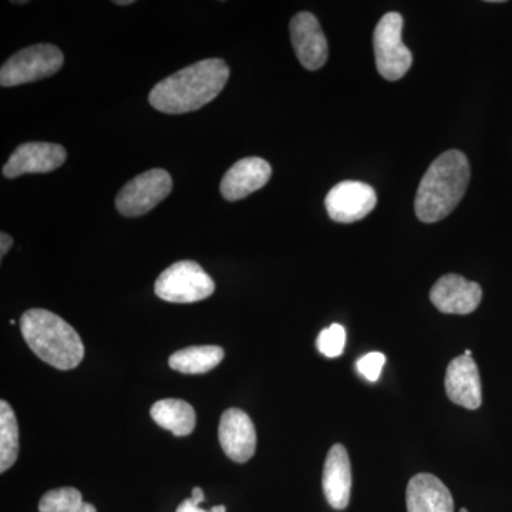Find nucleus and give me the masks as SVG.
Listing matches in <instances>:
<instances>
[{
  "label": "nucleus",
  "mask_w": 512,
  "mask_h": 512,
  "mask_svg": "<svg viewBox=\"0 0 512 512\" xmlns=\"http://www.w3.org/2000/svg\"><path fill=\"white\" fill-rule=\"evenodd\" d=\"M20 332L40 360L59 370L82 363L84 345L79 333L66 320L45 309H30L20 318Z\"/></svg>",
  "instance_id": "3"
},
{
  "label": "nucleus",
  "mask_w": 512,
  "mask_h": 512,
  "mask_svg": "<svg viewBox=\"0 0 512 512\" xmlns=\"http://www.w3.org/2000/svg\"><path fill=\"white\" fill-rule=\"evenodd\" d=\"M464 355L471 357V350H466V352H464Z\"/></svg>",
  "instance_id": "27"
},
{
  "label": "nucleus",
  "mask_w": 512,
  "mask_h": 512,
  "mask_svg": "<svg viewBox=\"0 0 512 512\" xmlns=\"http://www.w3.org/2000/svg\"><path fill=\"white\" fill-rule=\"evenodd\" d=\"M224 356V349L220 346H191L175 352L168 363L175 372L202 375L220 365Z\"/></svg>",
  "instance_id": "18"
},
{
  "label": "nucleus",
  "mask_w": 512,
  "mask_h": 512,
  "mask_svg": "<svg viewBox=\"0 0 512 512\" xmlns=\"http://www.w3.org/2000/svg\"><path fill=\"white\" fill-rule=\"evenodd\" d=\"M460 512H468L467 508H461Z\"/></svg>",
  "instance_id": "28"
},
{
  "label": "nucleus",
  "mask_w": 512,
  "mask_h": 512,
  "mask_svg": "<svg viewBox=\"0 0 512 512\" xmlns=\"http://www.w3.org/2000/svg\"><path fill=\"white\" fill-rule=\"evenodd\" d=\"M376 192L362 181H342L326 195L325 207L329 217L340 224L363 220L375 210Z\"/></svg>",
  "instance_id": "8"
},
{
  "label": "nucleus",
  "mask_w": 512,
  "mask_h": 512,
  "mask_svg": "<svg viewBox=\"0 0 512 512\" xmlns=\"http://www.w3.org/2000/svg\"><path fill=\"white\" fill-rule=\"evenodd\" d=\"M470 181V163L466 154L451 150L441 154L417 188L414 211L421 222L444 220L463 200Z\"/></svg>",
  "instance_id": "2"
},
{
  "label": "nucleus",
  "mask_w": 512,
  "mask_h": 512,
  "mask_svg": "<svg viewBox=\"0 0 512 512\" xmlns=\"http://www.w3.org/2000/svg\"><path fill=\"white\" fill-rule=\"evenodd\" d=\"M215 284L210 275L194 261H180L168 266L158 276L154 292L170 303H194L210 298Z\"/></svg>",
  "instance_id": "4"
},
{
  "label": "nucleus",
  "mask_w": 512,
  "mask_h": 512,
  "mask_svg": "<svg viewBox=\"0 0 512 512\" xmlns=\"http://www.w3.org/2000/svg\"><path fill=\"white\" fill-rule=\"evenodd\" d=\"M483 298V289L476 282L454 274L443 276L431 288L430 299L440 312L450 315L473 313Z\"/></svg>",
  "instance_id": "11"
},
{
  "label": "nucleus",
  "mask_w": 512,
  "mask_h": 512,
  "mask_svg": "<svg viewBox=\"0 0 512 512\" xmlns=\"http://www.w3.org/2000/svg\"><path fill=\"white\" fill-rule=\"evenodd\" d=\"M150 413L158 426L171 431L177 437L191 434L197 423V414L191 404L180 399L160 400L153 404Z\"/></svg>",
  "instance_id": "17"
},
{
  "label": "nucleus",
  "mask_w": 512,
  "mask_h": 512,
  "mask_svg": "<svg viewBox=\"0 0 512 512\" xmlns=\"http://www.w3.org/2000/svg\"><path fill=\"white\" fill-rule=\"evenodd\" d=\"M228 79L229 67L224 60H201L161 80L148 100L161 113H191L211 103L224 90Z\"/></svg>",
  "instance_id": "1"
},
{
  "label": "nucleus",
  "mask_w": 512,
  "mask_h": 512,
  "mask_svg": "<svg viewBox=\"0 0 512 512\" xmlns=\"http://www.w3.org/2000/svg\"><path fill=\"white\" fill-rule=\"evenodd\" d=\"M407 511L453 512L454 501L443 481L433 474L421 473L407 485Z\"/></svg>",
  "instance_id": "16"
},
{
  "label": "nucleus",
  "mask_w": 512,
  "mask_h": 512,
  "mask_svg": "<svg viewBox=\"0 0 512 512\" xmlns=\"http://www.w3.org/2000/svg\"><path fill=\"white\" fill-rule=\"evenodd\" d=\"M173 190V178L163 168H153L121 188L116 207L124 217H140L164 201Z\"/></svg>",
  "instance_id": "7"
},
{
  "label": "nucleus",
  "mask_w": 512,
  "mask_h": 512,
  "mask_svg": "<svg viewBox=\"0 0 512 512\" xmlns=\"http://www.w3.org/2000/svg\"><path fill=\"white\" fill-rule=\"evenodd\" d=\"M19 456V426L8 402H0V473H5Z\"/></svg>",
  "instance_id": "19"
},
{
  "label": "nucleus",
  "mask_w": 512,
  "mask_h": 512,
  "mask_svg": "<svg viewBox=\"0 0 512 512\" xmlns=\"http://www.w3.org/2000/svg\"><path fill=\"white\" fill-rule=\"evenodd\" d=\"M220 444L224 453L235 463H247L256 450V430L251 417L239 409H228L222 414Z\"/></svg>",
  "instance_id": "12"
},
{
  "label": "nucleus",
  "mask_w": 512,
  "mask_h": 512,
  "mask_svg": "<svg viewBox=\"0 0 512 512\" xmlns=\"http://www.w3.org/2000/svg\"><path fill=\"white\" fill-rule=\"evenodd\" d=\"M39 512H97L96 507L84 503L82 493L73 487L56 488L43 495Z\"/></svg>",
  "instance_id": "20"
},
{
  "label": "nucleus",
  "mask_w": 512,
  "mask_h": 512,
  "mask_svg": "<svg viewBox=\"0 0 512 512\" xmlns=\"http://www.w3.org/2000/svg\"><path fill=\"white\" fill-rule=\"evenodd\" d=\"M384 365H386V356L380 352L367 353V355L360 357L356 363L360 375L372 383L379 380Z\"/></svg>",
  "instance_id": "22"
},
{
  "label": "nucleus",
  "mask_w": 512,
  "mask_h": 512,
  "mask_svg": "<svg viewBox=\"0 0 512 512\" xmlns=\"http://www.w3.org/2000/svg\"><path fill=\"white\" fill-rule=\"evenodd\" d=\"M13 239L6 232H2L0 235V258H5V255L8 254L9 249L12 248Z\"/></svg>",
  "instance_id": "24"
},
{
  "label": "nucleus",
  "mask_w": 512,
  "mask_h": 512,
  "mask_svg": "<svg viewBox=\"0 0 512 512\" xmlns=\"http://www.w3.org/2000/svg\"><path fill=\"white\" fill-rule=\"evenodd\" d=\"M191 500L192 503L200 505L202 501L205 500L204 491H202L200 487H195L191 493Z\"/></svg>",
  "instance_id": "25"
},
{
  "label": "nucleus",
  "mask_w": 512,
  "mask_h": 512,
  "mask_svg": "<svg viewBox=\"0 0 512 512\" xmlns=\"http://www.w3.org/2000/svg\"><path fill=\"white\" fill-rule=\"evenodd\" d=\"M66 158V148L59 144L25 143L3 165V175L16 178L23 174L52 173L62 167Z\"/></svg>",
  "instance_id": "10"
},
{
  "label": "nucleus",
  "mask_w": 512,
  "mask_h": 512,
  "mask_svg": "<svg viewBox=\"0 0 512 512\" xmlns=\"http://www.w3.org/2000/svg\"><path fill=\"white\" fill-rule=\"evenodd\" d=\"M402 32V15L392 12L380 19L373 35L377 70L389 82L402 79L412 67V52L404 46Z\"/></svg>",
  "instance_id": "6"
},
{
  "label": "nucleus",
  "mask_w": 512,
  "mask_h": 512,
  "mask_svg": "<svg viewBox=\"0 0 512 512\" xmlns=\"http://www.w3.org/2000/svg\"><path fill=\"white\" fill-rule=\"evenodd\" d=\"M227 508L224 505H217V507L211 508V511L204 510L200 505L192 503L191 498H187L183 503L178 505L177 511L175 512H225Z\"/></svg>",
  "instance_id": "23"
},
{
  "label": "nucleus",
  "mask_w": 512,
  "mask_h": 512,
  "mask_svg": "<svg viewBox=\"0 0 512 512\" xmlns=\"http://www.w3.org/2000/svg\"><path fill=\"white\" fill-rule=\"evenodd\" d=\"M62 50L50 43L26 47L15 53L0 69L2 87H15L46 79L63 66Z\"/></svg>",
  "instance_id": "5"
},
{
  "label": "nucleus",
  "mask_w": 512,
  "mask_h": 512,
  "mask_svg": "<svg viewBox=\"0 0 512 512\" xmlns=\"http://www.w3.org/2000/svg\"><path fill=\"white\" fill-rule=\"evenodd\" d=\"M292 46L302 66L319 70L328 60V40L320 28L319 20L309 12L293 16L291 25Z\"/></svg>",
  "instance_id": "9"
},
{
  "label": "nucleus",
  "mask_w": 512,
  "mask_h": 512,
  "mask_svg": "<svg viewBox=\"0 0 512 512\" xmlns=\"http://www.w3.org/2000/svg\"><path fill=\"white\" fill-rule=\"evenodd\" d=\"M346 345V330L342 325L333 323L328 329H323L319 333L318 340H316V346L323 356L329 357V359H335L342 355Z\"/></svg>",
  "instance_id": "21"
},
{
  "label": "nucleus",
  "mask_w": 512,
  "mask_h": 512,
  "mask_svg": "<svg viewBox=\"0 0 512 512\" xmlns=\"http://www.w3.org/2000/svg\"><path fill=\"white\" fill-rule=\"evenodd\" d=\"M271 175V164L264 158H242L222 177L220 188L222 197L231 202L242 200L268 184Z\"/></svg>",
  "instance_id": "13"
},
{
  "label": "nucleus",
  "mask_w": 512,
  "mask_h": 512,
  "mask_svg": "<svg viewBox=\"0 0 512 512\" xmlns=\"http://www.w3.org/2000/svg\"><path fill=\"white\" fill-rule=\"evenodd\" d=\"M323 493L330 507L345 510L352 493V467L348 451L342 444L330 448L323 467Z\"/></svg>",
  "instance_id": "15"
},
{
  "label": "nucleus",
  "mask_w": 512,
  "mask_h": 512,
  "mask_svg": "<svg viewBox=\"0 0 512 512\" xmlns=\"http://www.w3.org/2000/svg\"><path fill=\"white\" fill-rule=\"evenodd\" d=\"M448 399L468 410H477L483 402L481 379L473 357L458 356L451 360L446 373Z\"/></svg>",
  "instance_id": "14"
},
{
  "label": "nucleus",
  "mask_w": 512,
  "mask_h": 512,
  "mask_svg": "<svg viewBox=\"0 0 512 512\" xmlns=\"http://www.w3.org/2000/svg\"><path fill=\"white\" fill-rule=\"evenodd\" d=\"M116 5H120V6H126V5H133L134 3V0H116Z\"/></svg>",
  "instance_id": "26"
}]
</instances>
